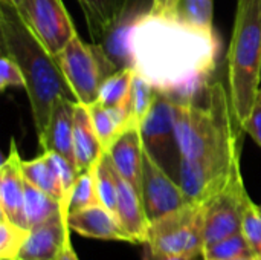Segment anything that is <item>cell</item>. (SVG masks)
Here are the masks:
<instances>
[{
	"label": "cell",
	"instance_id": "cell-1",
	"mask_svg": "<svg viewBox=\"0 0 261 260\" xmlns=\"http://www.w3.org/2000/svg\"><path fill=\"white\" fill-rule=\"evenodd\" d=\"M176 139L180 153L177 182L193 204L203 205L240 167L243 130L236 121L229 90L210 83L206 103L176 101Z\"/></svg>",
	"mask_w": 261,
	"mask_h": 260
},
{
	"label": "cell",
	"instance_id": "cell-2",
	"mask_svg": "<svg viewBox=\"0 0 261 260\" xmlns=\"http://www.w3.org/2000/svg\"><path fill=\"white\" fill-rule=\"evenodd\" d=\"M132 69L159 93L174 101H193L206 90L217 63L214 32L188 26L177 17L139 12L128 35Z\"/></svg>",
	"mask_w": 261,
	"mask_h": 260
},
{
	"label": "cell",
	"instance_id": "cell-3",
	"mask_svg": "<svg viewBox=\"0 0 261 260\" xmlns=\"http://www.w3.org/2000/svg\"><path fill=\"white\" fill-rule=\"evenodd\" d=\"M0 38L3 54L21 69L29 98L32 120L40 138L49 123L52 107L58 98L75 97L57 63V58L41 44L20 15L15 5L0 0Z\"/></svg>",
	"mask_w": 261,
	"mask_h": 260
},
{
	"label": "cell",
	"instance_id": "cell-4",
	"mask_svg": "<svg viewBox=\"0 0 261 260\" xmlns=\"http://www.w3.org/2000/svg\"><path fill=\"white\" fill-rule=\"evenodd\" d=\"M228 77L234 116L242 129L261 89V0H237Z\"/></svg>",
	"mask_w": 261,
	"mask_h": 260
},
{
	"label": "cell",
	"instance_id": "cell-5",
	"mask_svg": "<svg viewBox=\"0 0 261 260\" xmlns=\"http://www.w3.org/2000/svg\"><path fill=\"white\" fill-rule=\"evenodd\" d=\"M55 58L75 101L86 106L98 101L102 81L119 70L99 43H86L78 32Z\"/></svg>",
	"mask_w": 261,
	"mask_h": 260
},
{
	"label": "cell",
	"instance_id": "cell-6",
	"mask_svg": "<svg viewBox=\"0 0 261 260\" xmlns=\"http://www.w3.org/2000/svg\"><path fill=\"white\" fill-rule=\"evenodd\" d=\"M145 247L158 254H202L205 247L203 205L191 202L151 222Z\"/></svg>",
	"mask_w": 261,
	"mask_h": 260
},
{
	"label": "cell",
	"instance_id": "cell-7",
	"mask_svg": "<svg viewBox=\"0 0 261 260\" xmlns=\"http://www.w3.org/2000/svg\"><path fill=\"white\" fill-rule=\"evenodd\" d=\"M176 101L164 93H156V100L139 126L144 150L174 179H177L180 153L174 127Z\"/></svg>",
	"mask_w": 261,
	"mask_h": 260
},
{
	"label": "cell",
	"instance_id": "cell-8",
	"mask_svg": "<svg viewBox=\"0 0 261 260\" xmlns=\"http://www.w3.org/2000/svg\"><path fill=\"white\" fill-rule=\"evenodd\" d=\"M249 195L243 182L242 169L237 167L228 184L203 204L205 247L222 241L223 238L242 233L243 213Z\"/></svg>",
	"mask_w": 261,
	"mask_h": 260
},
{
	"label": "cell",
	"instance_id": "cell-9",
	"mask_svg": "<svg viewBox=\"0 0 261 260\" xmlns=\"http://www.w3.org/2000/svg\"><path fill=\"white\" fill-rule=\"evenodd\" d=\"M17 9L31 31L54 57L76 34L63 0H21Z\"/></svg>",
	"mask_w": 261,
	"mask_h": 260
},
{
	"label": "cell",
	"instance_id": "cell-10",
	"mask_svg": "<svg viewBox=\"0 0 261 260\" xmlns=\"http://www.w3.org/2000/svg\"><path fill=\"white\" fill-rule=\"evenodd\" d=\"M141 196L150 224L191 204L179 182L168 175L145 150Z\"/></svg>",
	"mask_w": 261,
	"mask_h": 260
},
{
	"label": "cell",
	"instance_id": "cell-11",
	"mask_svg": "<svg viewBox=\"0 0 261 260\" xmlns=\"http://www.w3.org/2000/svg\"><path fill=\"white\" fill-rule=\"evenodd\" d=\"M70 233L67 210L64 208L50 219L29 228L15 260H60Z\"/></svg>",
	"mask_w": 261,
	"mask_h": 260
},
{
	"label": "cell",
	"instance_id": "cell-12",
	"mask_svg": "<svg viewBox=\"0 0 261 260\" xmlns=\"http://www.w3.org/2000/svg\"><path fill=\"white\" fill-rule=\"evenodd\" d=\"M0 216L29 230L24 215V176L14 138L9 141L8 156L0 167Z\"/></svg>",
	"mask_w": 261,
	"mask_h": 260
},
{
	"label": "cell",
	"instance_id": "cell-13",
	"mask_svg": "<svg viewBox=\"0 0 261 260\" xmlns=\"http://www.w3.org/2000/svg\"><path fill=\"white\" fill-rule=\"evenodd\" d=\"M67 225L70 231L84 238L133 244L118 218L101 204L67 213Z\"/></svg>",
	"mask_w": 261,
	"mask_h": 260
},
{
	"label": "cell",
	"instance_id": "cell-14",
	"mask_svg": "<svg viewBox=\"0 0 261 260\" xmlns=\"http://www.w3.org/2000/svg\"><path fill=\"white\" fill-rule=\"evenodd\" d=\"M73 118L75 101L69 98H58L52 107L46 130L38 138V143L43 152H55L67 158L76 167L73 153Z\"/></svg>",
	"mask_w": 261,
	"mask_h": 260
},
{
	"label": "cell",
	"instance_id": "cell-15",
	"mask_svg": "<svg viewBox=\"0 0 261 260\" xmlns=\"http://www.w3.org/2000/svg\"><path fill=\"white\" fill-rule=\"evenodd\" d=\"M107 152L112 158V162L116 172L127 182H130L141 195L144 144H142L139 127H133V129L122 132Z\"/></svg>",
	"mask_w": 261,
	"mask_h": 260
},
{
	"label": "cell",
	"instance_id": "cell-16",
	"mask_svg": "<svg viewBox=\"0 0 261 260\" xmlns=\"http://www.w3.org/2000/svg\"><path fill=\"white\" fill-rule=\"evenodd\" d=\"M118 173V172H116ZM116 218L133 244H145L150 228L139 192L118 173V205Z\"/></svg>",
	"mask_w": 261,
	"mask_h": 260
},
{
	"label": "cell",
	"instance_id": "cell-17",
	"mask_svg": "<svg viewBox=\"0 0 261 260\" xmlns=\"http://www.w3.org/2000/svg\"><path fill=\"white\" fill-rule=\"evenodd\" d=\"M104 152L106 150L101 146L98 135L95 132L89 106L75 101L73 153L78 173L90 170Z\"/></svg>",
	"mask_w": 261,
	"mask_h": 260
},
{
	"label": "cell",
	"instance_id": "cell-18",
	"mask_svg": "<svg viewBox=\"0 0 261 260\" xmlns=\"http://www.w3.org/2000/svg\"><path fill=\"white\" fill-rule=\"evenodd\" d=\"M89 32L95 43H101L107 32L130 9V0H76Z\"/></svg>",
	"mask_w": 261,
	"mask_h": 260
},
{
	"label": "cell",
	"instance_id": "cell-19",
	"mask_svg": "<svg viewBox=\"0 0 261 260\" xmlns=\"http://www.w3.org/2000/svg\"><path fill=\"white\" fill-rule=\"evenodd\" d=\"M21 172L29 184L46 192L55 199L66 202V193L63 190V185L58 179V175L50 162L47 152H43L40 156L31 161L21 159Z\"/></svg>",
	"mask_w": 261,
	"mask_h": 260
},
{
	"label": "cell",
	"instance_id": "cell-20",
	"mask_svg": "<svg viewBox=\"0 0 261 260\" xmlns=\"http://www.w3.org/2000/svg\"><path fill=\"white\" fill-rule=\"evenodd\" d=\"M64 208L66 202L55 199L24 179V215L29 228L50 219Z\"/></svg>",
	"mask_w": 261,
	"mask_h": 260
},
{
	"label": "cell",
	"instance_id": "cell-21",
	"mask_svg": "<svg viewBox=\"0 0 261 260\" xmlns=\"http://www.w3.org/2000/svg\"><path fill=\"white\" fill-rule=\"evenodd\" d=\"M96 195L99 204L104 205L109 211L116 216V205H118V173L112 162L109 152L106 150L99 159L92 167Z\"/></svg>",
	"mask_w": 261,
	"mask_h": 260
},
{
	"label": "cell",
	"instance_id": "cell-22",
	"mask_svg": "<svg viewBox=\"0 0 261 260\" xmlns=\"http://www.w3.org/2000/svg\"><path fill=\"white\" fill-rule=\"evenodd\" d=\"M132 81H133V69L124 67L106 78L101 84L98 103L106 107L121 106L130 100L132 93Z\"/></svg>",
	"mask_w": 261,
	"mask_h": 260
},
{
	"label": "cell",
	"instance_id": "cell-23",
	"mask_svg": "<svg viewBox=\"0 0 261 260\" xmlns=\"http://www.w3.org/2000/svg\"><path fill=\"white\" fill-rule=\"evenodd\" d=\"M214 0H179L177 18L191 28L214 32Z\"/></svg>",
	"mask_w": 261,
	"mask_h": 260
},
{
	"label": "cell",
	"instance_id": "cell-24",
	"mask_svg": "<svg viewBox=\"0 0 261 260\" xmlns=\"http://www.w3.org/2000/svg\"><path fill=\"white\" fill-rule=\"evenodd\" d=\"M156 89L139 74L133 70L132 81V93H130V107H132V124L133 127H139L145 116L148 115L154 100Z\"/></svg>",
	"mask_w": 261,
	"mask_h": 260
},
{
	"label": "cell",
	"instance_id": "cell-25",
	"mask_svg": "<svg viewBox=\"0 0 261 260\" xmlns=\"http://www.w3.org/2000/svg\"><path fill=\"white\" fill-rule=\"evenodd\" d=\"M203 260H231L239 257L252 256V250L249 242L246 241L243 233H237L222 241H217L211 245H206L202 251Z\"/></svg>",
	"mask_w": 261,
	"mask_h": 260
},
{
	"label": "cell",
	"instance_id": "cell-26",
	"mask_svg": "<svg viewBox=\"0 0 261 260\" xmlns=\"http://www.w3.org/2000/svg\"><path fill=\"white\" fill-rule=\"evenodd\" d=\"M99 204L98 195H96V187H95V178H93V170H86L78 173L76 181L67 196L66 201V210L67 213L96 205Z\"/></svg>",
	"mask_w": 261,
	"mask_h": 260
},
{
	"label": "cell",
	"instance_id": "cell-27",
	"mask_svg": "<svg viewBox=\"0 0 261 260\" xmlns=\"http://www.w3.org/2000/svg\"><path fill=\"white\" fill-rule=\"evenodd\" d=\"M89 109H90L92 123H93L95 132L98 135V139H99L101 146L104 147V150H109L110 146L116 141V138L122 133V130L119 129V126H118L116 120L113 118L112 112L109 110V107H106L96 101L92 106H89Z\"/></svg>",
	"mask_w": 261,
	"mask_h": 260
},
{
	"label": "cell",
	"instance_id": "cell-28",
	"mask_svg": "<svg viewBox=\"0 0 261 260\" xmlns=\"http://www.w3.org/2000/svg\"><path fill=\"white\" fill-rule=\"evenodd\" d=\"M28 231V228L15 225L5 216H0V259L15 260Z\"/></svg>",
	"mask_w": 261,
	"mask_h": 260
},
{
	"label": "cell",
	"instance_id": "cell-29",
	"mask_svg": "<svg viewBox=\"0 0 261 260\" xmlns=\"http://www.w3.org/2000/svg\"><path fill=\"white\" fill-rule=\"evenodd\" d=\"M242 233L249 242L252 256L257 260L261 259V207L254 204L251 198L246 201Z\"/></svg>",
	"mask_w": 261,
	"mask_h": 260
},
{
	"label": "cell",
	"instance_id": "cell-30",
	"mask_svg": "<svg viewBox=\"0 0 261 260\" xmlns=\"http://www.w3.org/2000/svg\"><path fill=\"white\" fill-rule=\"evenodd\" d=\"M26 81L21 74L20 66L8 55L3 54L0 58V90H6L8 87H23Z\"/></svg>",
	"mask_w": 261,
	"mask_h": 260
},
{
	"label": "cell",
	"instance_id": "cell-31",
	"mask_svg": "<svg viewBox=\"0 0 261 260\" xmlns=\"http://www.w3.org/2000/svg\"><path fill=\"white\" fill-rule=\"evenodd\" d=\"M242 129H243V132L251 135V138L261 147V89L254 106H252V110H251L249 116L245 120Z\"/></svg>",
	"mask_w": 261,
	"mask_h": 260
},
{
	"label": "cell",
	"instance_id": "cell-32",
	"mask_svg": "<svg viewBox=\"0 0 261 260\" xmlns=\"http://www.w3.org/2000/svg\"><path fill=\"white\" fill-rule=\"evenodd\" d=\"M179 0H151V8L148 9L154 15L162 17H177Z\"/></svg>",
	"mask_w": 261,
	"mask_h": 260
},
{
	"label": "cell",
	"instance_id": "cell-33",
	"mask_svg": "<svg viewBox=\"0 0 261 260\" xmlns=\"http://www.w3.org/2000/svg\"><path fill=\"white\" fill-rule=\"evenodd\" d=\"M144 260H203V256H202V254H197V256H170V254H158V253H153L151 250H148V248L145 247Z\"/></svg>",
	"mask_w": 261,
	"mask_h": 260
},
{
	"label": "cell",
	"instance_id": "cell-34",
	"mask_svg": "<svg viewBox=\"0 0 261 260\" xmlns=\"http://www.w3.org/2000/svg\"><path fill=\"white\" fill-rule=\"evenodd\" d=\"M60 260H80L78 259V256H76V253H75V248H73V245H72L70 238H69V239H67V242H66L64 251H63V254H61Z\"/></svg>",
	"mask_w": 261,
	"mask_h": 260
},
{
	"label": "cell",
	"instance_id": "cell-35",
	"mask_svg": "<svg viewBox=\"0 0 261 260\" xmlns=\"http://www.w3.org/2000/svg\"><path fill=\"white\" fill-rule=\"evenodd\" d=\"M2 2H8V3H12V5H15V6H18V5L21 3V0H2Z\"/></svg>",
	"mask_w": 261,
	"mask_h": 260
},
{
	"label": "cell",
	"instance_id": "cell-36",
	"mask_svg": "<svg viewBox=\"0 0 261 260\" xmlns=\"http://www.w3.org/2000/svg\"><path fill=\"white\" fill-rule=\"evenodd\" d=\"M231 260H257L254 256H249V257H239V259H231Z\"/></svg>",
	"mask_w": 261,
	"mask_h": 260
},
{
	"label": "cell",
	"instance_id": "cell-37",
	"mask_svg": "<svg viewBox=\"0 0 261 260\" xmlns=\"http://www.w3.org/2000/svg\"><path fill=\"white\" fill-rule=\"evenodd\" d=\"M258 260H261V259H258Z\"/></svg>",
	"mask_w": 261,
	"mask_h": 260
},
{
	"label": "cell",
	"instance_id": "cell-38",
	"mask_svg": "<svg viewBox=\"0 0 261 260\" xmlns=\"http://www.w3.org/2000/svg\"><path fill=\"white\" fill-rule=\"evenodd\" d=\"M260 207H261V205H260Z\"/></svg>",
	"mask_w": 261,
	"mask_h": 260
}]
</instances>
